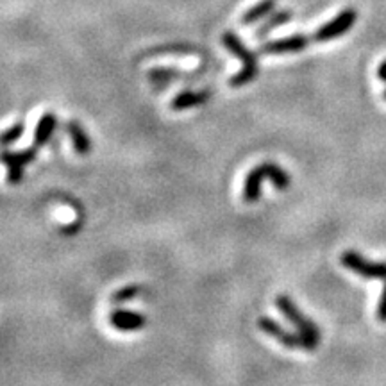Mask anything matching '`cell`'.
I'll return each mask as SVG.
<instances>
[{
    "label": "cell",
    "instance_id": "obj_20",
    "mask_svg": "<svg viewBox=\"0 0 386 386\" xmlns=\"http://www.w3.org/2000/svg\"><path fill=\"white\" fill-rule=\"evenodd\" d=\"M383 97H385V100H386V90H385V93H383Z\"/></svg>",
    "mask_w": 386,
    "mask_h": 386
},
{
    "label": "cell",
    "instance_id": "obj_7",
    "mask_svg": "<svg viewBox=\"0 0 386 386\" xmlns=\"http://www.w3.org/2000/svg\"><path fill=\"white\" fill-rule=\"evenodd\" d=\"M36 156H38L36 145L26 150H18V152H9V150L0 152V161L8 167V181L11 185H18L24 179V167L33 163Z\"/></svg>",
    "mask_w": 386,
    "mask_h": 386
},
{
    "label": "cell",
    "instance_id": "obj_16",
    "mask_svg": "<svg viewBox=\"0 0 386 386\" xmlns=\"http://www.w3.org/2000/svg\"><path fill=\"white\" fill-rule=\"evenodd\" d=\"M140 293H142V288L138 286V284H129V286L120 288L118 292L113 293L111 302H115V304H124V302H129V300L136 299Z\"/></svg>",
    "mask_w": 386,
    "mask_h": 386
},
{
    "label": "cell",
    "instance_id": "obj_10",
    "mask_svg": "<svg viewBox=\"0 0 386 386\" xmlns=\"http://www.w3.org/2000/svg\"><path fill=\"white\" fill-rule=\"evenodd\" d=\"M211 97L210 90H201V91H181L179 95L174 97L170 107L174 111H186V109H192V107H197L201 104H206Z\"/></svg>",
    "mask_w": 386,
    "mask_h": 386
},
{
    "label": "cell",
    "instance_id": "obj_4",
    "mask_svg": "<svg viewBox=\"0 0 386 386\" xmlns=\"http://www.w3.org/2000/svg\"><path fill=\"white\" fill-rule=\"evenodd\" d=\"M257 326H259V329H261L265 335L277 340L284 347L302 349V351H317V345H313L309 340H306L300 333H290V331L283 329V327L279 326L275 320H272V318L261 317L257 320Z\"/></svg>",
    "mask_w": 386,
    "mask_h": 386
},
{
    "label": "cell",
    "instance_id": "obj_11",
    "mask_svg": "<svg viewBox=\"0 0 386 386\" xmlns=\"http://www.w3.org/2000/svg\"><path fill=\"white\" fill-rule=\"evenodd\" d=\"M66 131H68L70 138H72L73 150H75V152H77V154H81V156L90 154L91 140H90V136H88V133L84 131V127H82L79 122L72 120V122H68V124H66Z\"/></svg>",
    "mask_w": 386,
    "mask_h": 386
},
{
    "label": "cell",
    "instance_id": "obj_17",
    "mask_svg": "<svg viewBox=\"0 0 386 386\" xmlns=\"http://www.w3.org/2000/svg\"><path fill=\"white\" fill-rule=\"evenodd\" d=\"M24 131H26V125L21 124V122L11 125L9 129H6L4 133H0V145H2V147L13 145L15 142H18V140H20L21 134H24Z\"/></svg>",
    "mask_w": 386,
    "mask_h": 386
},
{
    "label": "cell",
    "instance_id": "obj_5",
    "mask_svg": "<svg viewBox=\"0 0 386 386\" xmlns=\"http://www.w3.org/2000/svg\"><path fill=\"white\" fill-rule=\"evenodd\" d=\"M356 20H358V13L354 11V9L352 8L343 9V11H340L333 20L327 21V24H324V26L318 27V29L315 30L313 35H311L313 36V42L326 43V42H331V39L340 38V36L343 35H347L349 30L352 29V26L356 24Z\"/></svg>",
    "mask_w": 386,
    "mask_h": 386
},
{
    "label": "cell",
    "instance_id": "obj_9",
    "mask_svg": "<svg viewBox=\"0 0 386 386\" xmlns=\"http://www.w3.org/2000/svg\"><path fill=\"white\" fill-rule=\"evenodd\" d=\"M109 324L120 333H136L147 326L145 315L129 311V309H115L109 313Z\"/></svg>",
    "mask_w": 386,
    "mask_h": 386
},
{
    "label": "cell",
    "instance_id": "obj_2",
    "mask_svg": "<svg viewBox=\"0 0 386 386\" xmlns=\"http://www.w3.org/2000/svg\"><path fill=\"white\" fill-rule=\"evenodd\" d=\"M223 47L228 48L229 52H232L241 63V70L236 73L235 77H231L232 88H241V86L249 84L259 73V63H257V56L252 50L245 47L241 39L235 35V33H223L222 35Z\"/></svg>",
    "mask_w": 386,
    "mask_h": 386
},
{
    "label": "cell",
    "instance_id": "obj_14",
    "mask_svg": "<svg viewBox=\"0 0 386 386\" xmlns=\"http://www.w3.org/2000/svg\"><path fill=\"white\" fill-rule=\"evenodd\" d=\"M292 18H293L292 11H277V13L270 15V18H268V20H266L265 24L256 30V38H265L270 30H274L275 27L279 26H284V24H288Z\"/></svg>",
    "mask_w": 386,
    "mask_h": 386
},
{
    "label": "cell",
    "instance_id": "obj_19",
    "mask_svg": "<svg viewBox=\"0 0 386 386\" xmlns=\"http://www.w3.org/2000/svg\"><path fill=\"white\" fill-rule=\"evenodd\" d=\"M378 77L381 79L383 82H386V61H383V63L379 64V68H378Z\"/></svg>",
    "mask_w": 386,
    "mask_h": 386
},
{
    "label": "cell",
    "instance_id": "obj_18",
    "mask_svg": "<svg viewBox=\"0 0 386 386\" xmlns=\"http://www.w3.org/2000/svg\"><path fill=\"white\" fill-rule=\"evenodd\" d=\"M378 318L381 322L386 324V281H385V286H383V293H381V299H379V306H378Z\"/></svg>",
    "mask_w": 386,
    "mask_h": 386
},
{
    "label": "cell",
    "instance_id": "obj_6",
    "mask_svg": "<svg viewBox=\"0 0 386 386\" xmlns=\"http://www.w3.org/2000/svg\"><path fill=\"white\" fill-rule=\"evenodd\" d=\"M340 261L345 268L352 272V274L360 275L365 279H383L386 281V263L379 261H369L367 257L361 256L360 252H354V250H347L343 252Z\"/></svg>",
    "mask_w": 386,
    "mask_h": 386
},
{
    "label": "cell",
    "instance_id": "obj_1",
    "mask_svg": "<svg viewBox=\"0 0 386 386\" xmlns=\"http://www.w3.org/2000/svg\"><path fill=\"white\" fill-rule=\"evenodd\" d=\"M263 179H268L272 185L275 186V190L284 192L288 190L292 179L288 176V172L284 168H281L275 163H263L259 167H254L252 170L247 174L243 185V201L247 204H254L259 201L261 197V185Z\"/></svg>",
    "mask_w": 386,
    "mask_h": 386
},
{
    "label": "cell",
    "instance_id": "obj_8",
    "mask_svg": "<svg viewBox=\"0 0 386 386\" xmlns=\"http://www.w3.org/2000/svg\"><path fill=\"white\" fill-rule=\"evenodd\" d=\"M313 42L311 35H292L286 38L272 39V42L263 43L259 52L261 54H290V52H300L308 48Z\"/></svg>",
    "mask_w": 386,
    "mask_h": 386
},
{
    "label": "cell",
    "instance_id": "obj_15",
    "mask_svg": "<svg viewBox=\"0 0 386 386\" xmlns=\"http://www.w3.org/2000/svg\"><path fill=\"white\" fill-rule=\"evenodd\" d=\"M181 77L179 70L176 68H154L149 72V81L156 88H165L170 81H176Z\"/></svg>",
    "mask_w": 386,
    "mask_h": 386
},
{
    "label": "cell",
    "instance_id": "obj_13",
    "mask_svg": "<svg viewBox=\"0 0 386 386\" xmlns=\"http://www.w3.org/2000/svg\"><path fill=\"white\" fill-rule=\"evenodd\" d=\"M275 11V0H261L259 4L252 6L249 11H245L243 17H241V24L245 26H250V24H256L257 20L268 17L270 13Z\"/></svg>",
    "mask_w": 386,
    "mask_h": 386
},
{
    "label": "cell",
    "instance_id": "obj_12",
    "mask_svg": "<svg viewBox=\"0 0 386 386\" xmlns=\"http://www.w3.org/2000/svg\"><path fill=\"white\" fill-rule=\"evenodd\" d=\"M56 125H57V118L54 113H45V115L39 118L38 125H36V131H35V145L36 147H43L47 145L48 140L52 138L54 131H56Z\"/></svg>",
    "mask_w": 386,
    "mask_h": 386
},
{
    "label": "cell",
    "instance_id": "obj_3",
    "mask_svg": "<svg viewBox=\"0 0 386 386\" xmlns=\"http://www.w3.org/2000/svg\"><path fill=\"white\" fill-rule=\"evenodd\" d=\"M275 306H277L279 311L284 315V318L292 322L293 326H295L297 333H300L306 340H309V342L318 347V343H320V329H318V326L313 320H309L308 317H304V313L297 308L295 302H293L290 297L279 295L277 299H275Z\"/></svg>",
    "mask_w": 386,
    "mask_h": 386
}]
</instances>
